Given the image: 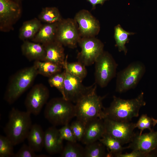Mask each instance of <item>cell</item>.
Listing matches in <instances>:
<instances>
[{
  "mask_svg": "<svg viewBox=\"0 0 157 157\" xmlns=\"http://www.w3.org/2000/svg\"><path fill=\"white\" fill-rule=\"evenodd\" d=\"M34 64L38 74L48 78L61 72L62 69H64L62 65L49 61H35Z\"/></svg>",
  "mask_w": 157,
  "mask_h": 157,
  "instance_id": "24",
  "label": "cell"
},
{
  "mask_svg": "<svg viewBox=\"0 0 157 157\" xmlns=\"http://www.w3.org/2000/svg\"><path fill=\"white\" fill-rule=\"evenodd\" d=\"M67 60V59L64 69H66L70 73L82 81L87 74L86 66L78 61L68 63Z\"/></svg>",
  "mask_w": 157,
  "mask_h": 157,
  "instance_id": "29",
  "label": "cell"
},
{
  "mask_svg": "<svg viewBox=\"0 0 157 157\" xmlns=\"http://www.w3.org/2000/svg\"><path fill=\"white\" fill-rule=\"evenodd\" d=\"M45 154L37 155L35 152L28 145L24 144L19 150L15 154L14 157H46Z\"/></svg>",
  "mask_w": 157,
  "mask_h": 157,
  "instance_id": "33",
  "label": "cell"
},
{
  "mask_svg": "<svg viewBox=\"0 0 157 157\" xmlns=\"http://www.w3.org/2000/svg\"></svg>",
  "mask_w": 157,
  "mask_h": 157,
  "instance_id": "39",
  "label": "cell"
},
{
  "mask_svg": "<svg viewBox=\"0 0 157 157\" xmlns=\"http://www.w3.org/2000/svg\"><path fill=\"white\" fill-rule=\"evenodd\" d=\"M21 13V8L17 1L0 0L1 30L7 31L11 30L20 17Z\"/></svg>",
  "mask_w": 157,
  "mask_h": 157,
  "instance_id": "13",
  "label": "cell"
},
{
  "mask_svg": "<svg viewBox=\"0 0 157 157\" xmlns=\"http://www.w3.org/2000/svg\"><path fill=\"white\" fill-rule=\"evenodd\" d=\"M145 105L144 93L142 91L137 97L131 99H125L114 96L109 106L104 109L105 118L130 122L133 118L138 117L140 108Z\"/></svg>",
  "mask_w": 157,
  "mask_h": 157,
  "instance_id": "1",
  "label": "cell"
},
{
  "mask_svg": "<svg viewBox=\"0 0 157 157\" xmlns=\"http://www.w3.org/2000/svg\"><path fill=\"white\" fill-rule=\"evenodd\" d=\"M63 147L58 129L53 126L48 128L44 131V148L46 151L50 155L60 153Z\"/></svg>",
  "mask_w": 157,
  "mask_h": 157,
  "instance_id": "17",
  "label": "cell"
},
{
  "mask_svg": "<svg viewBox=\"0 0 157 157\" xmlns=\"http://www.w3.org/2000/svg\"><path fill=\"white\" fill-rule=\"evenodd\" d=\"M58 23L42 24L32 41L44 45L55 40Z\"/></svg>",
  "mask_w": 157,
  "mask_h": 157,
  "instance_id": "20",
  "label": "cell"
},
{
  "mask_svg": "<svg viewBox=\"0 0 157 157\" xmlns=\"http://www.w3.org/2000/svg\"><path fill=\"white\" fill-rule=\"evenodd\" d=\"M157 147V131L153 130L149 133L136 134L127 146L128 148L137 150L151 156L150 153Z\"/></svg>",
  "mask_w": 157,
  "mask_h": 157,
  "instance_id": "15",
  "label": "cell"
},
{
  "mask_svg": "<svg viewBox=\"0 0 157 157\" xmlns=\"http://www.w3.org/2000/svg\"><path fill=\"white\" fill-rule=\"evenodd\" d=\"M81 37L74 19H63L58 22L55 40L71 48L76 47Z\"/></svg>",
  "mask_w": 157,
  "mask_h": 157,
  "instance_id": "9",
  "label": "cell"
},
{
  "mask_svg": "<svg viewBox=\"0 0 157 157\" xmlns=\"http://www.w3.org/2000/svg\"><path fill=\"white\" fill-rule=\"evenodd\" d=\"M105 147L99 140L86 145L84 148V157L106 156Z\"/></svg>",
  "mask_w": 157,
  "mask_h": 157,
  "instance_id": "28",
  "label": "cell"
},
{
  "mask_svg": "<svg viewBox=\"0 0 157 157\" xmlns=\"http://www.w3.org/2000/svg\"><path fill=\"white\" fill-rule=\"evenodd\" d=\"M78 44L81 49L77 55L78 61L85 66L94 63L104 51L103 43L95 37H81Z\"/></svg>",
  "mask_w": 157,
  "mask_h": 157,
  "instance_id": "8",
  "label": "cell"
},
{
  "mask_svg": "<svg viewBox=\"0 0 157 157\" xmlns=\"http://www.w3.org/2000/svg\"><path fill=\"white\" fill-rule=\"evenodd\" d=\"M84 148L76 142L68 141L60 153L61 157H83Z\"/></svg>",
  "mask_w": 157,
  "mask_h": 157,
  "instance_id": "27",
  "label": "cell"
},
{
  "mask_svg": "<svg viewBox=\"0 0 157 157\" xmlns=\"http://www.w3.org/2000/svg\"><path fill=\"white\" fill-rule=\"evenodd\" d=\"M12 142L6 136L0 135V157H14V146Z\"/></svg>",
  "mask_w": 157,
  "mask_h": 157,
  "instance_id": "30",
  "label": "cell"
},
{
  "mask_svg": "<svg viewBox=\"0 0 157 157\" xmlns=\"http://www.w3.org/2000/svg\"><path fill=\"white\" fill-rule=\"evenodd\" d=\"M99 140L107 148L109 151L106 156L116 157L122 153L124 150L128 148L127 147H123L119 140L106 133Z\"/></svg>",
  "mask_w": 157,
  "mask_h": 157,
  "instance_id": "23",
  "label": "cell"
},
{
  "mask_svg": "<svg viewBox=\"0 0 157 157\" xmlns=\"http://www.w3.org/2000/svg\"><path fill=\"white\" fill-rule=\"evenodd\" d=\"M38 19L41 22L49 24L58 22L63 19L58 9L55 7L43 8Z\"/></svg>",
  "mask_w": 157,
  "mask_h": 157,
  "instance_id": "25",
  "label": "cell"
},
{
  "mask_svg": "<svg viewBox=\"0 0 157 157\" xmlns=\"http://www.w3.org/2000/svg\"><path fill=\"white\" fill-rule=\"evenodd\" d=\"M31 114L13 108L10 111L8 120L3 129L7 137L14 146L26 139L32 124Z\"/></svg>",
  "mask_w": 157,
  "mask_h": 157,
  "instance_id": "2",
  "label": "cell"
},
{
  "mask_svg": "<svg viewBox=\"0 0 157 157\" xmlns=\"http://www.w3.org/2000/svg\"><path fill=\"white\" fill-rule=\"evenodd\" d=\"M58 131L61 141L65 140L69 142H77L69 124L63 125Z\"/></svg>",
  "mask_w": 157,
  "mask_h": 157,
  "instance_id": "35",
  "label": "cell"
},
{
  "mask_svg": "<svg viewBox=\"0 0 157 157\" xmlns=\"http://www.w3.org/2000/svg\"><path fill=\"white\" fill-rule=\"evenodd\" d=\"M38 74L35 65L26 67L19 70L11 77L4 95V99L12 104L32 84Z\"/></svg>",
  "mask_w": 157,
  "mask_h": 157,
  "instance_id": "4",
  "label": "cell"
},
{
  "mask_svg": "<svg viewBox=\"0 0 157 157\" xmlns=\"http://www.w3.org/2000/svg\"><path fill=\"white\" fill-rule=\"evenodd\" d=\"M58 73L49 78L48 82L50 85L57 89L61 94H64V83L65 76V70Z\"/></svg>",
  "mask_w": 157,
  "mask_h": 157,
  "instance_id": "31",
  "label": "cell"
},
{
  "mask_svg": "<svg viewBox=\"0 0 157 157\" xmlns=\"http://www.w3.org/2000/svg\"><path fill=\"white\" fill-rule=\"evenodd\" d=\"M106 133L103 119L97 118L87 123L81 142L87 145L99 140Z\"/></svg>",
  "mask_w": 157,
  "mask_h": 157,
  "instance_id": "16",
  "label": "cell"
},
{
  "mask_svg": "<svg viewBox=\"0 0 157 157\" xmlns=\"http://www.w3.org/2000/svg\"><path fill=\"white\" fill-rule=\"evenodd\" d=\"M64 69L66 73L62 97L67 100L76 104L97 87L95 83L90 86H85L82 84V81Z\"/></svg>",
  "mask_w": 157,
  "mask_h": 157,
  "instance_id": "11",
  "label": "cell"
},
{
  "mask_svg": "<svg viewBox=\"0 0 157 157\" xmlns=\"http://www.w3.org/2000/svg\"><path fill=\"white\" fill-rule=\"evenodd\" d=\"M96 88L82 97L75 105L77 119L86 125L93 119L97 118L104 119L105 117L102 101L106 96L98 95Z\"/></svg>",
  "mask_w": 157,
  "mask_h": 157,
  "instance_id": "3",
  "label": "cell"
},
{
  "mask_svg": "<svg viewBox=\"0 0 157 157\" xmlns=\"http://www.w3.org/2000/svg\"><path fill=\"white\" fill-rule=\"evenodd\" d=\"M153 126L152 118H150L145 114L142 115L138 122L135 123V128H137L140 130L139 134L141 135L142 132L145 129L152 131L151 127Z\"/></svg>",
  "mask_w": 157,
  "mask_h": 157,
  "instance_id": "34",
  "label": "cell"
},
{
  "mask_svg": "<svg viewBox=\"0 0 157 157\" xmlns=\"http://www.w3.org/2000/svg\"><path fill=\"white\" fill-rule=\"evenodd\" d=\"M44 131L41 126L33 124L27 137L28 145L35 152L41 151L44 147Z\"/></svg>",
  "mask_w": 157,
  "mask_h": 157,
  "instance_id": "21",
  "label": "cell"
},
{
  "mask_svg": "<svg viewBox=\"0 0 157 157\" xmlns=\"http://www.w3.org/2000/svg\"><path fill=\"white\" fill-rule=\"evenodd\" d=\"M38 19L34 18L24 22L19 29V37L23 41L32 40L42 24Z\"/></svg>",
  "mask_w": 157,
  "mask_h": 157,
  "instance_id": "22",
  "label": "cell"
},
{
  "mask_svg": "<svg viewBox=\"0 0 157 157\" xmlns=\"http://www.w3.org/2000/svg\"><path fill=\"white\" fill-rule=\"evenodd\" d=\"M43 45L45 51L44 61H49L62 65L64 68L67 56H65L63 46L56 40Z\"/></svg>",
  "mask_w": 157,
  "mask_h": 157,
  "instance_id": "18",
  "label": "cell"
},
{
  "mask_svg": "<svg viewBox=\"0 0 157 157\" xmlns=\"http://www.w3.org/2000/svg\"><path fill=\"white\" fill-rule=\"evenodd\" d=\"M145 66L141 62H133L116 75V91L119 93L134 88L144 76Z\"/></svg>",
  "mask_w": 157,
  "mask_h": 157,
  "instance_id": "6",
  "label": "cell"
},
{
  "mask_svg": "<svg viewBox=\"0 0 157 157\" xmlns=\"http://www.w3.org/2000/svg\"><path fill=\"white\" fill-rule=\"evenodd\" d=\"M149 155L137 150H132L129 153L121 154L116 157H144L149 156Z\"/></svg>",
  "mask_w": 157,
  "mask_h": 157,
  "instance_id": "36",
  "label": "cell"
},
{
  "mask_svg": "<svg viewBox=\"0 0 157 157\" xmlns=\"http://www.w3.org/2000/svg\"><path fill=\"white\" fill-rule=\"evenodd\" d=\"M74 19L77 24L81 38L95 37L99 33V22L88 10H79L75 15Z\"/></svg>",
  "mask_w": 157,
  "mask_h": 157,
  "instance_id": "14",
  "label": "cell"
},
{
  "mask_svg": "<svg viewBox=\"0 0 157 157\" xmlns=\"http://www.w3.org/2000/svg\"><path fill=\"white\" fill-rule=\"evenodd\" d=\"M152 119L153 122V126H154L156 124H157V119H155L153 118H152Z\"/></svg>",
  "mask_w": 157,
  "mask_h": 157,
  "instance_id": "38",
  "label": "cell"
},
{
  "mask_svg": "<svg viewBox=\"0 0 157 157\" xmlns=\"http://www.w3.org/2000/svg\"><path fill=\"white\" fill-rule=\"evenodd\" d=\"M103 119L105 133L118 140L122 145L133 140L135 135L134 132L135 123L116 121L108 118Z\"/></svg>",
  "mask_w": 157,
  "mask_h": 157,
  "instance_id": "10",
  "label": "cell"
},
{
  "mask_svg": "<svg viewBox=\"0 0 157 157\" xmlns=\"http://www.w3.org/2000/svg\"><path fill=\"white\" fill-rule=\"evenodd\" d=\"M70 126L77 141H81L84 133L86 124L76 119L72 123Z\"/></svg>",
  "mask_w": 157,
  "mask_h": 157,
  "instance_id": "32",
  "label": "cell"
},
{
  "mask_svg": "<svg viewBox=\"0 0 157 157\" xmlns=\"http://www.w3.org/2000/svg\"><path fill=\"white\" fill-rule=\"evenodd\" d=\"M94 63L95 83L101 88L105 87L116 76L117 64L111 55L105 51Z\"/></svg>",
  "mask_w": 157,
  "mask_h": 157,
  "instance_id": "7",
  "label": "cell"
},
{
  "mask_svg": "<svg viewBox=\"0 0 157 157\" xmlns=\"http://www.w3.org/2000/svg\"><path fill=\"white\" fill-rule=\"evenodd\" d=\"M89 2L92 6V9H94L97 5H103L104 2L108 0H86Z\"/></svg>",
  "mask_w": 157,
  "mask_h": 157,
  "instance_id": "37",
  "label": "cell"
},
{
  "mask_svg": "<svg viewBox=\"0 0 157 157\" xmlns=\"http://www.w3.org/2000/svg\"><path fill=\"white\" fill-rule=\"evenodd\" d=\"M49 93L48 88L42 83L33 86L28 93L24 102L26 111L31 114L38 115L47 103Z\"/></svg>",
  "mask_w": 157,
  "mask_h": 157,
  "instance_id": "12",
  "label": "cell"
},
{
  "mask_svg": "<svg viewBox=\"0 0 157 157\" xmlns=\"http://www.w3.org/2000/svg\"><path fill=\"white\" fill-rule=\"evenodd\" d=\"M21 49L22 54L29 60H44L45 51L44 47L42 44L28 40L24 41Z\"/></svg>",
  "mask_w": 157,
  "mask_h": 157,
  "instance_id": "19",
  "label": "cell"
},
{
  "mask_svg": "<svg viewBox=\"0 0 157 157\" xmlns=\"http://www.w3.org/2000/svg\"><path fill=\"white\" fill-rule=\"evenodd\" d=\"M114 30V38L116 46L119 51H123L126 55L127 53V50L125 45L129 41L128 36L134 34V33L125 31L119 24L115 27Z\"/></svg>",
  "mask_w": 157,
  "mask_h": 157,
  "instance_id": "26",
  "label": "cell"
},
{
  "mask_svg": "<svg viewBox=\"0 0 157 157\" xmlns=\"http://www.w3.org/2000/svg\"><path fill=\"white\" fill-rule=\"evenodd\" d=\"M44 115L53 126H63L76 117L75 105L63 97L54 98L46 104Z\"/></svg>",
  "mask_w": 157,
  "mask_h": 157,
  "instance_id": "5",
  "label": "cell"
}]
</instances>
